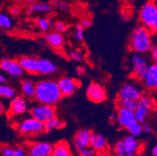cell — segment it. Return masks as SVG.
<instances>
[{
	"instance_id": "31",
	"label": "cell",
	"mask_w": 157,
	"mask_h": 156,
	"mask_svg": "<svg viewBox=\"0 0 157 156\" xmlns=\"http://www.w3.org/2000/svg\"><path fill=\"white\" fill-rule=\"evenodd\" d=\"M84 32H85V28H82L80 24L76 26L74 33H73V36H74V38L77 42L81 43L84 41V38H85Z\"/></svg>"
},
{
	"instance_id": "25",
	"label": "cell",
	"mask_w": 157,
	"mask_h": 156,
	"mask_svg": "<svg viewBox=\"0 0 157 156\" xmlns=\"http://www.w3.org/2000/svg\"><path fill=\"white\" fill-rule=\"evenodd\" d=\"M45 126V132H50L54 130H60L65 127V123L61 120L60 119L57 118L56 116L48 120L45 123H44Z\"/></svg>"
},
{
	"instance_id": "21",
	"label": "cell",
	"mask_w": 157,
	"mask_h": 156,
	"mask_svg": "<svg viewBox=\"0 0 157 156\" xmlns=\"http://www.w3.org/2000/svg\"><path fill=\"white\" fill-rule=\"evenodd\" d=\"M52 6L48 2H37L36 3L29 6L27 10V13L32 15L34 13H48L52 12Z\"/></svg>"
},
{
	"instance_id": "51",
	"label": "cell",
	"mask_w": 157,
	"mask_h": 156,
	"mask_svg": "<svg viewBox=\"0 0 157 156\" xmlns=\"http://www.w3.org/2000/svg\"><path fill=\"white\" fill-rule=\"evenodd\" d=\"M130 156H140V155H139V154L137 152V153H133V154H131Z\"/></svg>"
},
{
	"instance_id": "24",
	"label": "cell",
	"mask_w": 157,
	"mask_h": 156,
	"mask_svg": "<svg viewBox=\"0 0 157 156\" xmlns=\"http://www.w3.org/2000/svg\"><path fill=\"white\" fill-rule=\"evenodd\" d=\"M6 72L11 77L16 78V79H18L20 77H21L24 74V69L22 68L17 59H11L10 63Z\"/></svg>"
},
{
	"instance_id": "53",
	"label": "cell",
	"mask_w": 157,
	"mask_h": 156,
	"mask_svg": "<svg viewBox=\"0 0 157 156\" xmlns=\"http://www.w3.org/2000/svg\"><path fill=\"white\" fill-rule=\"evenodd\" d=\"M0 1H1V0H0Z\"/></svg>"
},
{
	"instance_id": "19",
	"label": "cell",
	"mask_w": 157,
	"mask_h": 156,
	"mask_svg": "<svg viewBox=\"0 0 157 156\" xmlns=\"http://www.w3.org/2000/svg\"><path fill=\"white\" fill-rule=\"evenodd\" d=\"M36 83L30 79H24L21 83V90L22 95L27 99H33L35 95Z\"/></svg>"
},
{
	"instance_id": "41",
	"label": "cell",
	"mask_w": 157,
	"mask_h": 156,
	"mask_svg": "<svg viewBox=\"0 0 157 156\" xmlns=\"http://www.w3.org/2000/svg\"><path fill=\"white\" fill-rule=\"evenodd\" d=\"M149 52L152 55V58L154 61V63L157 64V45H153L151 47Z\"/></svg>"
},
{
	"instance_id": "10",
	"label": "cell",
	"mask_w": 157,
	"mask_h": 156,
	"mask_svg": "<svg viewBox=\"0 0 157 156\" xmlns=\"http://www.w3.org/2000/svg\"><path fill=\"white\" fill-rule=\"evenodd\" d=\"M28 110V99L24 96H15L10 103L8 115L10 116H17L26 113Z\"/></svg>"
},
{
	"instance_id": "14",
	"label": "cell",
	"mask_w": 157,
	"mask_h": 156,
	"mask_svg": "<svg viewBox=\"0 0 157 156\" xmlns=\"http://www.w3.org/2000/svg\"><path fill=\"white\" fill-rule=\"evenodd\" d=\"M146 89L151 91H157V64L149 65L146 74L142 81Z\"/></svg>"
},
{
	"instance_id": "47",
	"label": "cell",
	"mask_w": 157,
	"mask_h": 156,
	"mask_svg": "<svg viewBox=\"0 0 157 156\" xmlns=\"http://www.w3.org/2000/svg\"><path fill=\"white\" fill-rule=\"evenodd\" d=\"M38 1V0H24V4H26V5H28V6H31L33 5V4L36 3Z\"/></svg>"
},
{
	"instance_id": "48",
	"label": "cell",
	"mask_w": 157,
	"mask_h": 156,
	"mask_svg": "<svg viewBox=\"0 0 157 156\" xmlns=\"http://www.w3.org/2000/svg\"><path fill=\"white\" fill-rule=\"evenodd\" d=\"M109 122L111 123H113L117 121V115L116 114H111L109 117Z\"/></svg>"
},
{
	"instance_id": "4",
	"label": "cell",
	"mask_w": 157,
	"mask_h": 156,
	"mask_svg": "<svg viewBox=\"0 0 157 156\" xmlns=\"http://www.w3.org/2000/svg\"><path fill=\"white\" fill-rule=\"evenodd\" d=\"M17 130L21 135L31 137L37 136L45 132L44 124L33 117L24 119L17 125Z\"/></svg>"
},
{
	"instance_id": "38",
	"label": "cell",
	"mask_w": 157,
	"mask_h": 156,
	"mask_svg": "<svg viewBox=\"0 0 157 156\" xmlns=\"http://www.w3.org/2000/svg\"><path fill=\"white\" fill-rule=\"evenodd\" d=\"M28 155V151L27 148L24 146H17L15 148L13 156H27Z\"/></svg>"
},
{
	"instance_id": "49",
	"label": "cell",
	"mask_w": 157,
	"mask_h": 156,
	"mask_svg": "<svg viewBox=\"0 0 157 156\" xmlns=\"http://www.w3.org/2000/svg\"><path fill=\"white\" fill-rule=\"evenodd\" d=\"M152 154L153 156H157V144L152 148Z\"/></svg>"
},
{
	"instance_id": "11",
	"label": "cell",
	"mask_w": 157,
	"mask_h": 156,
	"mask_svg": "<svg viewBox=\"0 0 157 156\" xmlns=\"http://www.w3.org/2000/svg\"><path fill=\"white\" fill-rule=\"evenodd\" d=\"M53 145L48 142H33L28 146V156H51Z\"/></svg>"
},
{
	"instance_id": "43",
	"label": "cell",
	"mask_w": 157,
	"mask_h": 156,
	"mask_svg": "<svg viewBox=\"0 0 157 156\" xmlns=\"http://www.w3.org/2000/svg\"><path fill=\"white\" fill-rule=\"evenodd\" d=\"M21 10L18 6H13L10 9V14L13 17H17L21 14Z\"/></svg>"
},
{
	"instance_id": "8",
	"label": "cell",
	"mask_w": 157,
	"mask_h": 156,
	"mask_svg": "<svg viewBox=\"0 0 157 156\" xmlns=\"http://www.w3.org/2000/svg\"><path fill=\"white\" fill-rule=\"evenodd\" d=\"M30 115L40 122L45 123L48 120L56 116V108L53 105L38 104L30 110Z\"/></svg>"
},
{
	"instance_id": "13",
	"label": "cell",
	"mask_w": 157,
	"mask_h": 156,
	"mask_svg": "<svg viewBox=\"0 0 157 156\" xmlns=\"http://www.w3.org/2000/svg\"><path fill=\"white\" fill-rule=\"evenodd\" d=\"M135 120L136 119H135V112L122 107H118L117 111V121L120 127L124 129H127Z\"/></svg>"
},
{
	"instance_id": "15",
	"label": "cell",
	"mask_w": 157,
	"mask_h": 156,
	"mask_svg": "<svg viewBox=\"0 0 157 156\" xmlns=\"http://www.w3.org/2000/svg\"><path fill=\"white\" fill-rule=\"evenodd\" d=\"M92 132L89 129H81L76 133L74 137V146L77 150L86 148L90 146V139Z\"/></svg>"
},
{
	"instance_id": "37",
	"label": "cell",
	"mask_w": 157,
	"mask_h": 156,
	"mask_svg": "<svg viewBox=\"0 0 157 156\" xmlns=\"http://www.w3.org/2000/svg\"><path fill=\"white\" fill-rule=\"evenodd\" d=\"M69 57L71 60L75 62H81L83 59V55L79 51H71L69 52Z\"/></svg>"
},
{
	"instance_id": "34",
	"label": "cell",
	"mask_w": 157,
	"mask_h": 156,
	"mask_svg": "<svg viewBox=\"0 0 157 156\" xmlns=\"http://www.w3.org/2000/svg\"><path fill=\"white\" fill-rule=\"evenodd\" d=\"M0 151H1L2 156H13L15 148L12 146L3 145L0 148Z\"/></svg>"
},
{
	"instance_id": "1",
	"label": "cell",
	"mask_w": 157,
	"mask_h": 156,
	"mask_svg": "<svg viewBox=\"0 0 157 156\" xmlns=\"http://www.w3.org/2000/svg\"><path fill=\"white\" fill-rule=\"evenodd\" d=\"M63 98L57 81L42 80L36 83L35 99L40 104L56 105Z\"/></svg>"
},
{
	"instance_id": "36",
	"label": "cell",
	"mask_w": 157,
	"mask_h": 156,
	"mask_svg": "<svg viewBox=\"0 0 157 156\" xmlns=\"http://www.w3.org/2000/svg\"><path fill=\"white\" fill-rule=\"evenodd\" d=\"M78 153H79L80 156H95V151L92 148H91L90 146L86 147V148H81V149L78 150Z\"/></svg>"
},
{
	"instance_id": "45",
	"label": "cell",
	"mask_w": 157,
	"mask_h": 156,
	"mask_svg": "<svg viewBox=\"0 0 157 156\" xmlns=\"http://www.w3.org/2000/svg\"><path fill=\"white\" fill-rule=\"evenodd\" d=\"M85 69L83 67H78L76 68V74L78 76H82L85 74Z\"/></svg>"
},
{
	"instance_id": "7",
	"label": "cell",
	"mask_w": 157,
	"mask_h": 156,
	"mask_svg": "<svg viewBox=\"0 0 157 156\" xmlns=\"http://www.w3.org/2000/svg\"><path fill=\"white\" fill-rule=\"evenodd\" d=\"M143 94V90L139 84L133 81H128L121 87L117 94V99H131L138 101Z\"/></svg>"
},
{
	"instance_id": "12",
	"label": "cell",
	"mask_w": 157,
	"mask_h": 156,
	"mask_svg": "<svg viewBox=\"0 0 157 156\" xmlns=\"http://www.w3.org/2000/svg\"><path fill=\"white\" fill-rule=\"evenodd\" d=\"M59 88L60 89L63 97H69L76 92L79 88L80 83L74 78L69 77H63L57 81Z\"/></svg>"
},
{
	"instance_id": "46",
	"label": "cell",
	"mask_w": 157,
	"mask_h": 156,
	"mask_svg": "<svg viewBox=\"0 0 157 156\" xmlns=\"http://www.w3.org/2000/svg\"><path fill=\"white\" fill-rule=\"evenodd\" d=\"M7 81L6 77L4 74H2V73H0V84H6Z\"/></svg>"
},
{
	"instance_id": "50",
	"label": "cell",
	"mask_w": 157,
	"mask_h": 156,
	"mask_svg": "<svg viewBox=\"0 0 157 156\" xmlns=\"http://www.w3.org/2000/svg\"><path fill=\"white\" fill-rule=\"evenodd\" d=\"M155 7H156V10H157V0H155ZM152 34H157V22H156V25H155V29H154Z\"/></svg>"
},
{
	"instance_id": "42",
	"label": "cell",
	"mask_w": 157,
	"mask_h": 156,
	"mask_svg": "<svg viewBox=\"0 0 157 156\" xmlns=\"http://www.w3.org/2000/svg\"><path fill=\"white\" fill-rule=\"evenodd\" d=\"M142 131L146 134H151L152 131V128L149 124L145 122L142 124Z\"/></svg>"
},
{
	"instance_id": "33",
	"label": "cell",
	"mask_w": 157,
	"mask_h": 156,
	"mask_svg": "<svg viewBox=\"0 0 157 156\" xmlns=\"http://www.w3.org/2000/svg\"><path fill=\"white\" fill-rule=\"evenodd\" d=\"M53 27L55 28V31L57 32H59L61 34L66 32L68 30V25L66 23L63 22V21H56L53 24Z\"/></svg>"
},
{
	"instance_id": "29",
	"label": "cell",
	"mask_w": 157,
	"mask_h": 156,
	"mask_svg": "<svg viewBox=\"0 0 157 156\" xmlns=\"http://www.w3.org/2000/svg\"><path fill=\"white\" fill-rule=\"evenodd\" d=\"M113 152L116 156H130L131 154L125 149L122 141H117L114 144Z\"/></svg>"
},
{
	"instance_id": "22",
	"label": "cell",
	"mask_w": 157,
	"mask_h": 156,
	"mask_svg": "<svg viewBox=\"0 0 157 156\" xmlns=\"http://www.w3.org/2000/svg\"><path fill=\"white\" fill-rule=\"evenodd\" d=\"M51 156H73V154L68 143L61 141L53 145Z\"/></svg>"
},
{
	"instance_id": "20",
	"label": "cell",
	"mask_w": 157,
	"mask_h": 156,
	"mask_svg": "<svg viewBox=\"0 0 157 156\" xmlns=\"http://www.w3.org/2000/svg\"><path fill=\"white\" fill-rule=\"evenodd\" d=\"M107 141L103 135L98 133H92L90 139V147L95 151H100L106 148Z\"/></svg>"
},
{
	"instance_id": "17",
	"label": "cell",
	"mask_w": 157,
	"mask_h": 156,
	"mask_svg": "<svg viewBox=\"0 0 157 156\" xmlns=\"http://www.w3.org/2000/svg\"><path fill=\"white\" fill-rule=\"evenodd\" d=\"M45 39L52 48L57 50L61 49L65 43L63 35L61 33L57 32L56 31L47 33L45 35Z\"/></svg>"
},
{
	"instance_id": "23",
	"label": "cell",
	"mask_w": 157,
	"mask_h": 156,
	"mask_svg": "<svg viewBox=\"0 0 157 156\" xmlns=\"http://www.w3.org/2000/svg\"><path fill=\"white\" fill-rule=\"evenodd\" d=\"M122 142L125 149L131 154L137 153L139 151L140 143L138 141L136 137H134L132 135H128L122 140Z\"/></svg>"
},
{
	"instance_id": "52",
	"label": "cell",
	"mask_w": 157,
	"mask_h": 156,
	"mask_svg": "<svg viewBox=\"0 0 157 156\" xmlns=\"http://www.w3.org/2000/svg\"><path fill=\"white\" fill-rule=\"evenodd\" d=\"M148 1H155V0H148Z\"/></svg>"
},
{
	"instance_id": "18",
	"label": "cell",
	"mask_w": 157,
	"mask_h": 156,
	"mask_svg": "<svg viewBox=\"0 0 157 156\" xmlns=\"http://www.w3.org/2000/svg\"><path fill=\"white\" fill-rule=\"evenodd\" d=\"M58 71V67L48 59H38V74L42 75H52Z\"/></svg>"
},
{
	"instance_id": "30",
	"label": "cell",
	"mask_w": 157,
	"mask_h": 156,
	"mask_svg": "<svg viewBox=\"0 0 157 156\" xmlns=\"http://www.w3.org/2000/svg\"><path fill=\"white\" fill-rule=\"evenodd\" d=\"M117 105L118 107L135 111L137 107V101L131 99H117Z\"/></svg>"
},
{
	"instance_id": "3",
	"label": "cell",
	"mask_w": 157,
	"mask_h": 156,
	"mask_svg": "<svg viewBox=\"0 0 157 156\" xmlns=\"http://www.w3.org/2000/svg\"><path fill=\"white\" fill-rule=\"evenodd\" d=\"M141 24L153 32L157 22V10L155 1H147L142 6L138 13Z\"/></svg>"
},
{
	"instance_id": "6",
	"label": "cell",
	"mask_w": 157,
	"mask_h": 156,
	"mask_svg": "<svg viewBox=\"0 0 157 156\" xmlns=\"http://www.w3.org/2000/svg\"><path fill=\"white\" fill-rule=\"evenodd\" d=\"M131 74L135 81H142L149 67L148 59L142 54L133 53L130 58Z\"/></svg>"
},
{
	"instance_id": "26",
	"label": "cell",
	"mask_w": 157,
	"mask_h": 156,
	"mask_svg": "<svg viewBox=\"0 0 157 156\" xmlns=\"http://www.w3.org/2000/svg\"><path fill=\"white\" fill-rule=\"evenodd\" d=\"M15 96H17V92L11 86L6 85V84H0V98L11 100Z\"/></svg>"
},
{
	"instance_id": "35",
	"label": "cell",
	"mask_w": 157,
	"mask_h": 156,
	"mask_svg": "<svg viewBox=\"0 0 157 156\" xmlns=\"http://www.w3.org/2000/svg\"><path fill=\"white\" fill-rule=\"evenodd\" d=\"M52 4L55 7L59 9L60 10H69V6L67 2H65L64 0H53Z\"/></svg>"
},
{
	"instance_id": "27",
	"label": "cell",
	"mask_w": 157,
	"mask_h": 156,
	"mask_svg": "<svg viewBox=\"0 0 157 156\" xmlns=\"http://www.w3.org/2000/svg\"><path fill=\"white\" fill-rule=\"evenodd\" d=\"M127 130H128V131L130 133L131 135L136 137H138V136H140L143 133V131H142V124L139 123L137 120H135V122L132 123L127 128Z\"/></svg>"
},
{
	"instance_id": "9",
	"label": "cell",
	"mask_w": 157,
	"mask_h": 156,
	"mask_svg": "<svg viewBox=\"0 0 157 156\" xmlns=\"http://www.w3.org/2000/svg\"><path fill=\"white\" fill-rule=\"evenodd\" d=\"M86 94L88 99L94 103H101L107 98L105 88L97 82H92L88 86Z\"/></svg>"
},
{
	"instance_id": "39",
	"label": "cell",
	"mask_w": 157,
	"mask_h": 156,
	"mask_svg": "<svg viewBox=\"0 0 157 156\" xmlns=\"http://www.w3.org/2000/svg\"><path fill=\"white\" fill-rule=\"evenodd\" d=\"M11 59L9 58H3L0 60V69L2 71H6L7 68L9 67Z\"/></svg>"
},
{
	"instance_id": "2",
	"label": "cell",
	"mask_w": 157,
	"mask_h": 156,
	"mask_svg": "<svg viewBox=\"0 0 157 156\" xmlns=\"http://www.w3.org/2000/svg\"><path fill=\"white\" fill-rule=\"evenodd\" d=\"M128 46L134 53L145 55L149 52L152 46V32L142 24L136 26L130 35Z\"/></svg>"
},
{
	"instance_id": "40",
	"label": "cell",
	"mask_w": 157,
	"mask_h": 156,
	"mask_svg": "<svg viewBox=\"0 0 157 156\" xmlns=\"http://www.w3.org/2000/svg\"><path fill=\"white\" fill-rule=\"evenodd\" d=\"M80 25L83 28H85H85H88L92 25V21L90 18H88V17H85V18H83L81 21Z\"/></svg>"
},
{
	"instance_id": "16",
	"label": "cell",
	"mask_w": 157,
	"mask_h": 156,
	"mask_svg": "<svg viewBox=\"0 0 157 156\" xmlns=\"http://www.w3.org/2000/svg\"><path fill=\"white\" fill-rule=\"evenodd\" d=\"M24 72L31 75L38 74V59L33 56H22L18 59Z\"/></svg>"
},
{
	"instance_id": "44",
	"label": "cell",
	"mask_w": 157,
	"mask_h": 156,
	"mask_svg": "<svg viewBox=\"0 0 157 156\" xmlns=\"http://www.w3.org/2000/svg\"><path fill=\"white\" fill-rule=\"evenodd\" d=\"M6 111V105L4 103L3 100L2 98H0V115L3 114Z\"/></svg>"
},
{
	"instance_id": "32",
	"label": "cell",
	"mask_w": 157,
	"mask_h": 156,
	"mask_svg": "<svg viewBox=\"0 0 157 156\" xmlns=\"http://www.w3.org/2000/svg\"><path fill=\"white\" fill-rule=\"evenodd\" d=\"M36 23L38 28L42 31H47L51 28L50 24L48 23V18H45V17H38L36 21Z\"/></svg>"
},
{
	"instance_id": "5",
	"label": "cell",
	"mask_w": 157,
	"mask_h": 156,
	"mask_svg": "<svg viewBox=\"0 0 157 156\" xmlns=\"http://www.w3.org/2000/svg\"><path fill=\"white\" fill-rule=\"evenodd\" d=\"M154 107L155 101L153 98L148 94H142L137 101V107L134 111L137 121L141 124L145 123L151 112L154 109Z\"/></svg>"
},
{
	"instance_id": "28",
	"label": "cell",
	"mask_w": 157,
	"mask_h": 156,
	"mask_svg": "<svg viewBox=\"0 0 157 156\" xmlns=\"http://www.w3.org/2000/svg\"><path fill=\"white\" fill-rule=\"evenodd\" d=\"M13 27V22L10 17L5 13H0V28L4 30H10Z\"/></svg>"
}]
</instances>
